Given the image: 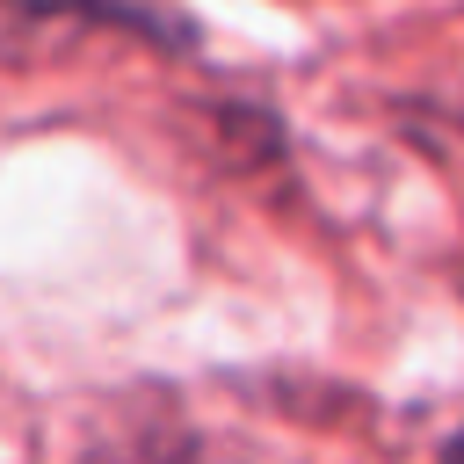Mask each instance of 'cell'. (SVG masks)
<instances>
[{"label":"cell","instance_id":"6da1fadb","mask_svg":"<svg viewBox=\"0 0 464 464\" xmlns=\"http://www.w3.org/2000/svg\"><path fill=\"white\" fill-rule=\"evenodd\" d=\"M442 464H464V428H457V435L442 442Z\"/></svg>","mask_w":464,"mask_h":464}]
</instances>
